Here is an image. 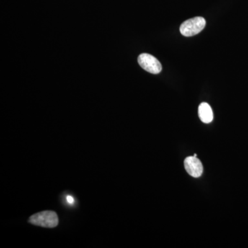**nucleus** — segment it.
I'll return each instance as SVG.
<instances>
[{
	"label": "nucleus",
	"mask_w": 248,
	"mask_h": 248,
	"mask_svg": "<svg viewBox=\"0 0 248 248\" xmlns=\"http://www.w3.org/2000/svg\"><path fill=\"white\" fill-rule=\"evenodd\" d=\"M29 222L34 226L54 228L58 226L59 218L55 212L46 210L31 216Z\"/></svg>",
	"instance_id": "1"
},
{
	"label": "nucleus",
	"mask_w": 248,
	"mask_h": 248,
	"mask_svg": "<svg viewBox=\"0 0 248 248\" xmlns=\"http://www.w3.org/2000/svg\"><path fill=\"white\" fill-rule=\"evenodd\" d=\"M205 19L202 17L191 18L184 22L180 27V32L186 37H192L200 33L205 27Z\"/></svg>",
	"instance_id": "2"
},
{
	"label": "nucleus",
	"mask_w": 248,
	"mask_h": 248,
	"mask_svg": "<svg viewBox=\"0 0 248 248\" xmlns=\"http://www.w3.org/2000/svg\"><path fill=\"white\" fill-rule=\"evenodd\" d=\"M138 63L143 69L152 74H158L162 70L161 63L157 59L148 53H143L138 58Z\"/></svg>",
	"instance_id": "3"
},
{
	"label": "nucleus",
	"mask_w": 248,
	"mask_h": 248,
	"mask_svg": "<svg viewBox=\"0 0 248 248\" xmlns=\"http://www.w3.org/2000/svg\"><path fill=\"white\" fill-rule=\"evenodd\" d=\"M184 166L187 173L192 177H200L203 174V167L200 159L195 156H188L184 161Z\"/></svg>",
	"instance_id": "4"
},
{
	"label": "nucleus",
	"mask_w": 248,
	"mask_h": 248,
	"mask_svg": "<svg viewBox=\"0 0 248 248\" xmlns=\"http://www.w3.org/2000/svg\"><path fill=\"white\" fill-rule=\"evenodd\" d=\"M199 116L200 120L205 124H209L213 120V112L211 107L207 103H202L199 107Z\"/></svg>",
	"instance_id": "5"
},
{
	"label": "nucleus",
	"mask_w": 248,
	"mask_h": 248,
	"mask_svg": "<svg viewBox=\"0 0 248 248\" xmlns=\"http://www.w3.org/2000/svg\"><path fill=\"white\" fill-rule=\"evenodd\" d=\"M67 200H68V203H73V202H74V199H73V197H71V196H69V197H68Z\"/></svg>",
	"instance_id": "6"
},
{
	"label": "nucleus",
	"mask_w": 248,
	"mask_h": 248,
	"mask_svg": "<svg viewBox=\"0 0 248 248\" xmlns=\"http://www.w3.org/2000/svg\"><path fill=\"white\" fill-rule=\"evenodd\" d=\"M194 156H195V157H197V154H195V155H194Z\"/></svg>",
	"instance_id": "7"
}]
</instances>
